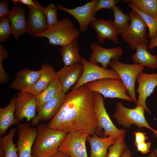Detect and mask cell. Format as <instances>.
<instances>
[{
	"label": "cell",
	"instance_id": "1",
	"mask_svg": "<svg viewBox=\"0 0 157 157\" xmlns=\"http://www.w3.org/2000/svg\"><path fill=\"white\" fill-rule=\"evenodd\" d=\"M48 127L67 133L84 131L96 134L97 122L94 92L85 85L66 94L59 110L48 124Z\"/></svg>",
	"mask_w": 157,
	"mask_h": 157
},
{
	"label": "cell",
	"instance_id": "2",
	"mask_svg": "<svg viewBox=\"0 0 157 157\" xmlns=\"http://www.w3.org/2000/svg\"><path fill=\"white\" fill-rule=\"evenodd\" d=\"M37 129V135L32 155L38 157H51L58 151L67 133L44 124L38 125Z\"/></svg>",
	"mask_w": 157,
	"mask_h": 157
},
{
	"label": "cell",
	"instance_id": "3",
	"mask_svg": "<svg viewBox=\"0 0 157 157\" xmlns=\"http://www.w3.org/2000/svg\"><path fill=\"white\" fill-rule=\"evenodd\" d=\"M79 34L72 20L65 17L33 36L46 38L50 44L61 47L76 40Z\"/></svg>",
	"mask_w": 157,
	"mask_h": 157
},
{
	"label": "cell",
	"instance_id": "4",
	"mask_svg": "<svg viewBox=\"0 0 157 157\" xmlns=\"http://www.w3.org/2000/svg\"><path fill=\"white\" fill-rule=\"evenodd\" d=\"M94 92L95 111L97 122L96 134L98 136L106 138L114 136L117 139L125 134V129H119L113 124L110 119L105 106L102 95Z\"/></svg>",
	"mask_w": 157,
	"mask_h": 157
},
{
	"label": "cell",
	"instance_id": "5",
	"mask_svg": "<svg viewBox=\"0 0 157 157\" xmlns=\"http://www.w3.org/2000/svg\"><path fill=\"white\" fill-rule=\"evenodd\" d=\"M84 85L91 91L100 93L104 98H117L133 102L126 94V88L121 80L104 78L88 83Z\"/></svg>",
	"mask_w": 157,
	"mask_h": 157
},
{
	"label": "cell",
	"instance_id": "6",
	"mask_svg": "<svg viewBox=\"0 0 157 157\" xmlns=\"http://www.w3.org/2000/svg\"><path fill=\"white\" fill-rule=\"evenodd\" d=\"M116 109L113 115L119 125L125 128H130L135 125L139 128L145 127L152 131L154 130L147 121L144 115V108L137 106L133 108L125 107L120 102L116 103Z\"/></svg>",
	"mask_w": 157,
	"mask_h": 157
},
{
	"label": "cell",
	"instance_id": "7",
	"mask_svg": "<svg viewBox=\"0 0 157 157\" xmlns=\"http://www.w3.org/2000/svg\"><path fill=\"white\" fill-rule=\"evenodd\" d=\"M108 66L117 73L126 87L129 97L136 104L137 100L135 91V82L139 74L144 70V67L134 63H123L118 59L111 60Z\"/></svg>",
	"mask_w": 157,
	"mask_h": 157
},
{
	"label": "cell",
	"instance_id": "8",
	"mask_svg": "<svg viewBox=\"0 0 157 157\" xmlns=\"http://www.w3.org/2000/svg\"><path fill=\"white\" fill-rule=\"evenodd\" d=\"M129 14L131 18L130 24L126 31L121 35L122 39L133 50H135L136 47L139 45H148L147 27L146 24L135 12L132 10Z\"/></svg>",
	"mask_w": 157,
	"mask_h": 157
},
{
	"label": "cell",
	"instance_id": "9",
	"mask_svg": "<svg viewBox=\"0 0 157 157\" xmlns=\"http://www.w3.org/2000/svg\"><path fill=\"white\" fill-rule=\"evenodd\" d=\"M81 63L83 66L82 74L72 90L78 89L88 83L102 79L121 80L116 72L112 68L108 69L103 68L97 64L87 60L84 58H83Z\"/></svg>",
	"mask_w": 157,
	"mask_h": 157
},
{
	"label": "cell",
	"instance_id": "10",
	"mask_svg": "<svg viewBox=\"0 0 157 157\" xmlns=\"http://www.w3.org/2000/svg\"><path fill=\"white\" fill-rule=\"evenodd\" d=\"M89 135L84 131L67 133L58 151L70 157H88L85 142Z\"/></svg>",
	"mask_w": 157,
	"mask_h": 157
},
{
	"label": "cell",
	"instance_id": "11",
	"mask_svg": "<svg viewBox=\"0 0 157 157\" xmlns=\"http://www.w3.org/2000/svg\"><path fill=\"white\" fill-rule=\"evenodd\" d=\"M36 96L29 92L19 91L15 104V117L19 122L24 118L28 121L36 116Z\"/></svg>",
	"mask_w": 157,
	"mask_h": 157
},
{
	"label": "cell",
	"instance_id": "12",
	"mask_svg": "<svg viewBox=\"0 0 157 157\" xmlns=\"http://www.w3.org/2000/svg\"><path fill=\"white\" fill-rule=\"evenodd\" d=\"M97 1L93 0L87 2L82 6L72 9L66 8L60 4L58 5L57 7L58 9L64 11L74 17L78 23L80 31L84 32L96 18L93 15V11Z\"/></svg>",
	"mask_w": 157,
	"mask_h": 157
},
{
	"label": "cell",
	"instance_id": "13",
	"mask_svg": "<svg viewBox=\"0 0 157 157\" xmlns=\"http://www.w3.org/2000/svg\"><path fill=\"white\" fill-rule=\"evenodd\" d=\"M136 81L138 83L136 90L138 97L136 106L142 107L147 113L151 114L146 102L157 86V73L148 74L142 72L138 75Z\"/></svg>",
	"mask_w": 157,
	"mask_h": 157
},
{
	"label": "cell",
	"instance_id": "14",
	"mask_svg": "<svg viewBox=\"0 0 157 157\" xmlns=\"http://www.w3.org/2000/svg\"><path fill=\"white\" fill-rule=\"evenodd\" d=\"M17 148L18 157H31L32 147L37 133V129L27 123L18 125Z\"/></svg>",
	"mask_w": 157,
	"mask_h": 157
},
{
	"label": "cell",
	"instance_id": "15",
	"mask_svg": "<svg viewBox=\"0 0 157 157\" xmlns=\"http://www.w3.org/2000/svg\"><path fill=\"white\" fill-rule=\"evenodd\" d=\"M90 46L92 51L90 61L96 64L99 63L105 68H107L111 60L118 59L123 53V50L120 47L105 48L96 43H92Z\"/></svg>",
	"mask_w": 157,
	"mask_h": 157
},
{
	"label": "cell",
	"instance_id": "16",
	"mask_svg": "<svg viewBox=\"0 0 157 157\" xmlns=\"http://www.w3.org/2000/svg\"><path fill=\"white\" fill-rule=\"evenodd\" d=\"M83 71L81 63L71 66H64L56 72V77L60 83L63 92L66 94L69 89L74 86L81 78Z\"/></svg>",
	"mask_w": 157,
	"mask_h": 157
},
{
	"label": "cell",
	"instance_id": "17",
	"mask_svg": "<svg viewBox=\"0 0 157 157\" xmlns=\"http://www.w3.org/2000/svg\"><path fill=\"white\" fill-rule=\"evenodd\" d=\"M90 27L95 30L100 44H104L106 39L115 44L119 43L118 35L111 20L95 18L91 23Z\"/></svg>",
	"mask_w": 157,
	"mask_h": 157
},
{
	"label": "cell",
	"instance_id": "18",
	"mask_svg": "<svg viewBox=\"0 0 157 157\" xmlns=\"http://www.w3.org/2000/svg\"><path fill=\"white\" fill-rule=\"evenodd\" d=\"M43 8L38 1L36 6L29 7L26 32L33 36L45 31L47 28Z\"/></svg>",
	"mask_w": 157,
	"mask_h": 157
},
{
	"label": "cell",
	"instance_id": "19",
	"mask_svg": "<svg viewBox=\"0 0 157 157\" xmlns=\"http://www.w3.org/2000/svg\"><path fill=\"white\" fill-rule=\"evenodd\" d=\"M40 69L34 71L25 69L19 71L10 87L20 91L30 92L39 78Z\"/></svg>",
	"mask_w": 157,
	"mask_h": 157
},
{
	"label": "cell",
	"instance_id": "20",
	"mask_svg": "<svg viewBox=\"0 0 157 157\" xmlns=\"http://www.w3.org/2000/svg\"><path fill=\"white\" fill-rule=\"evenodd\" d=\"M66 94L62 91H60L46 103L38 115L32 119V125H38L41 121H46L52 119L63 103Z\"/></svg>",
	"mask_w": 157,
	"mask_h": 157
},
{
	"label": "cell",
	"instance_id": "21",
	"mask_svg": "<svg viewBox=\"0 0 157 157\" xmlns=\"http://www.w3.org/2000/svg\"><path fill=\"white\" fill-rule=\"evenodd\" d=\"M114 136L100 137L96 134L89 135L87 139L91 147L90 157H106L108 149L116 142Z\"/></svg>",
	"mask_w": 157,
	"mask_h": 157
},
{
	"label": "cell",
	"instance_id": "22",
	"mask_svg": "<svg viewBox=\"0 0 157 157\" xmlns=\"http://www.w3.org/2000/svg\"><path fill=\"white\" fill-rule=\"evenodd\" d=\"M10 23L12 34L15 39L26 32L27 21L25 10L19 6L13 7L7 17Z\"/></svg>",
	"mask_w": 157,
	"mask_h": 157
},
{
	"label": "cell",
	"instance_id": "23",
	"mask_svg": "<svg viewBox=\"0 0 157 157\" xmlns=\"http://www.w3.org/2000/svg\"><path fill=\"white\" fill-rule=\"evenodd\" d=\"M16 100V97L12 98L7 106L0 108V137L5 133L10 126L19 124V122L15 117Z\"/></svg>",
	"mask_w": 157,
	"mask_h": 157
},
{
	"label": "cell",
	"instance_id": "24",
	"mask_svg": "<svg viewBox=\"0 0 157 157\" xmlns=\"http://www.w3.org/2000/svg\"><path fill=\"white\" fill-rule=\"evenodd\" d=\"M40 70V77L30 92L35 96L41 93L56 77V72L50 65H42Z\"/></svg>",
	"mask_w": 157,
	"mask_h": 157
},
{
	"label": "cell",
	"instance_id": "25",
	"mask_svg": "<svg viewBox=\"0 0 157 157\" xmlns=\"http://www.w3.org/2000/svg\"><path fill=\"white\" fill-rule=\"evenodd\" d=\"M147 45L137 46L136 52L131 56L134 63L151 69H157V54L153 55L147 49Z\"/></svg>",
	"mask_w": 157,
	"mask_h": 157
},
{
	"label": "cell",
	"instance_id": "26",
	"mask_svg": "<svg viewBox=\"0 0 157 157\" xmlns=\"http://www.w3.org/2000/svg\"><path fill=\"white\" fill-rule=\"evenodd\" d=\"M60 53L65 66L82 63L83 58L79 53L78 44L76 40L61 46Z\"/></svg>",
	"mask_w": 157,
	"mask_h": 157
},
{
	"label": "cell",
	"instance_id": "27",
	"mask_svg": "<svg viewBox=\"0 0 157 157\" xmlns=\"http://www.w3.org/2000/svg\"><path fill=\"white\" fill-rule=\"evenodd\" d=\"M61 91H62L61 85L56 77L41 93L36 96L37 111L38 113L46 103Z\"/></svg>",
	"mask_w": 157,
	"mask_h": 157
},
{
	"label": "cell",
	"instance_id": "28",
	"mask_svg": "<svg viewBox=\"0 0 157 157\" xmlns=\"http://www.w3.org/2000/svg\"><path fill=\"white\" fill-rule=\"evenodd\" d=\"M112 11L114 17L113 21V24L118 35H121L126 31L129 26L130 16L125 13L116 6L114 7Z\"/></svg>",
	"mask_w": 157,
	"mask_h": 157
},
{
	"label": "cell",
	"instance_id": "29",
	"mask_svg": "<svg viewBox=\"0 0 157 157\" xmlns=\"http://www.w3.org/2000/svg\"><path fill=\"white\" fill-rule=\"evenodd\" d=\"M17 130L16 128H12L8 134L0 139V147L3 151L4 157H18L17 148L13 142Z\"/></svg>",
	"mask_w": 157,
	"mask_h": 157
},
{
	"label": "cell",
	"instance_id": "30",
	"mask_svg": "<svg viewBox=\"0 0 157 157\" xmlns=\"http://www.w3.org/2000/svg\"><path fill=\"white\" fill-rule=\"evenodd\" d=\"M128 2L132 10L137 13L146 24L149 30L148 37L151 40L154 39L157 36V18L142 12L131 3Z\"/></svg>",
	"mask_w": 157,
	"mask_h": 157
},
{
	"label": "cell",
	"instance_id": "31",
	"mask_svg": "<svg viewBox=\"0 0 157 157\" xmlns=\"http://www.w3.org/2000/svg\"><path fill=\"white\" fill-rule=\"evenodd\" d=\"M142 12L157 18V0H127Z\"/></svg>",
	"mask_w": 157,
	"mask_h": 157
},
{
	"label": "cell",
	"instance_id": "32",
	"mask_svg": "<svg viewBox=\"0 0 157 157\" xmlns=\"http://www.w3.org/2000/svg\"><path fill=\"white\" fill-rule=\"evenodd\" d=\"M125 134L117 139L109 148V152L106 157H121L123 150L128 148L125 141Z\"/></svg>",
	"mask_w": 157,
	"mask_h": 157
},
{
	"label": "cell",
	"instance_id": "33",
	"mask_svg": "<svg viewBox=\"0 0 157 157\" xmlns=\"http://www.w3.org/2000/svg\"><path fill=\"white\" fill-rule=\"evenodd\" d=\"M43 9L47 21V28L53 26L58 22L59 21L58 20L57 15L58 9L57 6L51 3L46 7H43Z\"/></svg>",
	"mask_w": 157,
	"mask_h": 157
},
{
	"label": "cell",
	"instance_id": "34",
	"mask_svg": "<svg viewBox=\"0 0 157 157\" xmlns=\"http://www.w3.org/2000/svg\"><path fill=\"white\" fill-rule=\"evenodd\" d=\"M12 34V29L9 21L7 17L0 19V41H5L8 40L10 34Z\"/></svg>",
	"mask_w": 157,
	"mask_h": 157
},
{
	"label": "cell",
	"instance_id": "35",
	"mask_svg": "<svg viewBox=\"0 0 157 157\" xmlns=\"http://www.w3.org/2000/svg\"><path fill=\"white\" fill-rule=\"evenodd\" d=\"M120 1L119 0H97L93 11V15H95L99 11L102 9L112 10L114 7Z\"/></svg>",
	"mask_w": 157,
	"mask_h": 157
},
{
	"label": "cell",
	"instance_id": "36",
	"mask_svg": "<svg viewBox=\"0 0 157 157\" xmlns=\"http://www.w3.org/2000/svg\"><path fill=\"white\" fill-rule=\"evenodd\" d=\"M8 53L3 46L0 44V82L3 84L8 80V76L3 68L2 62L3 60L8 57Z\"/></svg>",
	"mask_w": 157,
	"mask_h": 157
},
{
	"label": "cell",
	"instance_id": "37",
	"mask_svg": "<svg viewBox=\"0 0 157 157\" xmlns=\"http://www.w3.org/2000/svg\"><path fill=\"white\" fill-rule=\"evenodd\" d=\"M9 1L1 0L0 1V18L7 17L10 10L8 8Z\"/></svg>",
	"mask_w": 157,
	"mask_h": 157
},
{
	"label": "cell",
	"instance_id": "38",
	"mask_svg": "<svg viewBox=\"0 0 157 157\" xmlns=\"http://www.w3.org/2000/svg\"><path fill=\"white\" fill-rule=\"evenodd\" d=\"M134 134L135 136L134 145L136 146L138 144L146 142L148 138L146 133L140 131L135 132Z\"/></svg>",
	"mask_w": 157,
	"mask_h": 157
},
{
	"label": "cell",
	"instance_id": "39",
	"mask_svg": "<svg viewBox=\"0 0 157 157\" xmlns=\"http://www.w3.org/2000/svg\"><path fill=\"white\" fill-rule=\"evenodd\" d=\"M151 144V142L146 141L138 144L135 147L137 151L144 154L150 152Z\"/></svg>",
	"mask_w": 157,
	"mask_h": 157
},
{
	"label": "cell",
	"instance_id": "40",
	"mask_svg": "<svg viewBox=\"0 0 157 157\" xmlns=\"http://www.w3.org/2000/svg\"><path fill=\"white\" fill-rule=\"evenodd\" d=\"M38 1L32 0H12V3L14 4L22 3L26 5L29 8L31 6H35L37 5Z\"/></svg>",
	"mask_w": 157,
	"mask_h": 157
},
{
	"label": "cell",
	"instance_id": "41",
	"mask_svg": "<svg viewBox=\"0 0 157 157\" xmlns=\"http://www.w3.org/2000/svg\"><path fill=\"white\" fill-rule=\"evenodd\" d=\"M157 47V36L154 39L149 41L148 48L150 49H152Z\"/></svg>",
	"mask_w": 157,
	"mask_h": 157
},
{
	"label": "cell",
	"instance_id": "42",
	"mask_svg": "<svg viewBox=\"0 0 157 157\" xmlns=\"http://www.w3.org/2000/svg\"><path fill=\"white\" fill-rule=\"evenodd\" d=\"M132 155V154L130 149L127 148L123 150L121 157H131Z\"/></svg>",
	"mask_w": 157,
	"mask_h": 157
},
{
	"label": "cell",
	"instance_id": "43",
	"mask_svg": "<svg viewBox=\"0 0 157 157\" xmlns=\"http://www.w3.org/2000/svg\"><path fill=\"white\" fill-rule=\"evenodd\" d=\"M51 157H70L62 152L58 151Z\"/></svg>",
	"mask_w": 157,
	"mask_h": 157
},
{
	"label": "cell",
	"instance_id": "44",
	"mask_svg": "<svg viewBox=\"0 0 157 157\" xmlns=\"http://www.w3.org/2000/svg\"><path fill=\"white\" fill-rule=\"evenodd\" d=\"M148 157H157V156L154 151L152 150Z\"/></svg>",
	"mask_w": 157,
	"mask_h": 157
},
{
	"label": "cell",
	"instance_id": "45",
	"mask_svg": "<svg viewBox=\"0 0 157 157\" xmlns=\"http://www.w3.org/2000/svg\"><path fill=\"white\" fill-rule=\"evenodd\" d=\"M153 132L155 136L156 137H157V130L154 129Z\"/></svg>",
	"mask_w": 157,
	"mask_h": 157
},
{
	"label": "cell",
	"instance_id": "46",
	"mask_svg": "<svg viewBox=\"0 0 157 157\" xmlns=\"http://www.w3.org/2000/svg\"><path fill=\"white\" fill-rule=\"evenodd\" d=\"M154 151L155 152V154L157 156V149H155L154 150Z\"/></svg>",
	"mask_w": 157,
	"mask_h": 157
},
{
	"label": "cell",
	"instance_id": "47",
	"mask_svg": "<svg viewBox=\"0 0 157 157\" xmlns=\"http://www.w3.org/2000/svg\"><path fill=\"white\" fill-rule=\"evenodd\" d=\"M31 157H38L32 155V156Z\"/></svg>",
	"mask_w": 157,
	"mask_h": 157
}]
</instances>
